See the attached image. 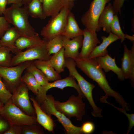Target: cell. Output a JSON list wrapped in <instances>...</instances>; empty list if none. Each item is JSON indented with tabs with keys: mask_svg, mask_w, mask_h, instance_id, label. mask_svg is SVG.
Returning a JSON list of instances; mask_svg holds the SVG:
<instances>
[{
	"mask_svg": "<svg viewBox=\"0 0 134 134\" xmlns=\"http://www.w3.org/2000/svg\"><path fill=\"white\" fill-rule=\"evenodd\" d=\"M76 66L89 77L96 82L105 93L100 98L106 100L108 96L114 97L122 108L128 110L130 105L119 93L112 89L106 78L105 74L94 59L80 58L75 60Z\"/></svg>",
	"mask_w": 134,
	"mask_h": 134,
	"instance_id": "6da1fadb",
	"label": "cell"
},
{
	"mask_svg": "<svg viewBox=\"0 0 134 134\" xmlns=\"http://www.w3.org/2000/svg\"><path fill=\"white\" fill-rule=\"evenodd\" d=\"M3 14L8 23L14 26L21 36H31L38 34L29 22L27 5L21 7L12 4L6 8Z\"/></svg>",
	"mask_w": 134,
	"mask_h": 134,
	"instance_id": "7a4b0ae2",
	"label": "cell"
},
{
	"mask_svg": "<svg viewBox=\"0 0 134 134\" xmlns=\"http://www.w3.org/2000/svg\"><path fill=\"white\" fill-rule=\"evenodd\" d=\"M74 5L73 0L67 3L56 15L51 17L41 30L40 34L43 39L48 41L59 35H62L66 26L69 13Z\"/></svg>",
	"mask_w": 134,
	"mask_h": 134,
	"instance_id": "3957f363",
	"label": "cell"
},
{
	"mask_svg": "<svg viewBox=\"0 0 134 134\" xmlns=\"http://www.w3.org/2000/svg\"><path fill=\"white\" fill-rule=\"evenodd\" d=\"M75 61L70 58L65 59V67L68 69L69 75L73 77L77 82L78 84L85 97H86L93 109L92 115L95 117H102V109L98 107L93 98L92 91L95 86L87 81L78 72L76 68Z\"/></svg>",
	"mask_w": 134,
	"mask_h": 134,
	"instance_id": "277c9868",
	"label": "cell"
},
{
	"mask_svg": "<svg viewBox=\"0 0 134 134\" xmlns=\"http://www.w3.org/2000/svg\"><path fill=\"white\" fill-rule=\"evenodd\" d=\"M4 104L0 115L10 124L22 126L37 123L36 117L25 113L12 103L11 99Z\"/></svg>",
	"mask_w": 134,
	"mask_h": 134,
	"instance_id": "5b68a950",
	"label": "cell"
},
{
	"mask_svg": "<svg viewBox=\"0 0 134 134\" xmlns=\"http://www.w3.org/2000/svg\"><path fill=\"white\" fill-rule=\"evenodd\" d=\"M83 98L78 95L77 96L72 95L65 102L55 100L54 106L68 118H76L78 120L81 121L85 113V104L82 100Z\"/></svg>",
	"mask_w": 134,
	"mask_h": 134,
	"instance_id": "8992f818",
	"label": "cell"
},
{
	"mask_svg": "<svg viewBox=\"0 0 134 134\" xmlns=\"http://www.w3.org/2000/svg\"><path fill=\"white\" fill-rule=\"evenodd\" d=\"M54 98L51 95H47L45 100L41 104V108L45 113L51 116L53 115L64 127L67 134H82L81 127L73 125L69 118L57 110L54 105Z\"/></svg>",
	"mask_w": 134,
	"mask_h": 134,
	"instance_id": "52a82bcc",
	"label": "cell"
},
{
	"mask_svg": "<svg viewBox=\"0 0 134 134\" xmlns=\"http://www.w3.org/2000/svg\"><path fill=\"white\" fill-rule=\"evenodd\" d=\"M33 61L26 62L14 66H0V76L4 81L3 82L7 88L11 93L21 82L23 72Z\"/></svg>",
	"mask_w": 134,
	"mask_h": 134,
	"instance_id": "ba28073f",
	"label": "cell"
},
{
	"mask_svg": "<svg viewBox=\"0 0 134 134\" xmlns=\"http://www.w3.org/2000/svg\"><path fill=\"white\" fill-rule=\"evenodd\" d=\"M111 0H93L89 9L82 16L81 21L85 28L97 32L101 29L98 23L99 18L105 7Z\"/></svg>",
	"mask_w": 134,
	"mask_h": 134,
	"instance_id": "9c48e42d",
	"label": "cell"
},
{
	"mask_svg": "<svg viewBox=\"0 0 134 134\" xmlns=\"http://www.w3.org/2000/svg\"><path fill=\"white\" fill-rule=\"evenodd\" d=\"M47 41L45 40L42 44L37 46L27 49L25 51H20L13 56L11 66L20 63L35 60H49L51 56L48 54L46 45Z\"/></svg>",
	"mask_w": 134,
	"mask_h": 134,
	"instance_id": "30bf717a",
	"label": "cell"
},
{
	"mask_svg": "<svg viewBox=\"0 0 134 134\" xmlns=\"http://www.w3.org/2000/svg\"><path fill=\"white\" fill-rule=\"evenodd\" d=\"M29 89L22 82L13 91L11 98L12 103L26 114L35 116L34 109L30 101Z\"/></svg>",
	"mask_w": 134,
	"mask_h": 134,
	"instance_id": "8fae6325",
	"label": "cell"
},
{
	"mask_svg": "<svg viewBox=\"0 0 134 134\" xmlns=\"http://www.w3.org/2000/svg\"><path fill=\"white\" fill-rule=\"evenodd\" d=\"M67 87L74 88L78 92V95L85 98L75 79L73 76L69 75L64 79L56 80L52 82L49 83L45 86H42L40 91L36 96L35 100L39 105H41L45 100L47 92L49 90L52 88H56L63 90Z\"/></svg>",
	"mask_w": 134,
	"mask_h": 134,
	"instance_id": "7c38bea8",
	"label": "cell"
},
{
	"mask_svg": "<svg viewBox=\"0 0 134 134\" xmlns=\"http://www.w3.org/2000/svg\"><path fill=\"white\" fill-rule=\"evenodd\" d=\"M124 51L121 59V69L125 79H129L131 85L134 86V42L131 49L124 45Z\"/></svg>",
	"mask_w": 134,
	"mask_h": 134,
	"instance_id": "4fadbf2b",
	"label": "cell"
},
{
	"mask_svg": "<svg viewBox=\"0 0 134 134\" xmlns=\"http://www.w3.org/2000/svg\"><path fill=\"white\" fill-rule=\"evenodd\" d=\"M83 36L81 50L79 53V57L88 58L91 52L100 42L97 36L96 32L85 28L83 30Z\"/></svg>",
	"mask_w": 134,
	"mask_h": 134,
	"instance_id": "5bb4252c",
	"label": "cell"
},
{
	"mask_svg": "<svg viewBox=\"0 0 134 134\" xmlns=\"http://www.w3.org/2000/svg\"><path fill=\"white\" fill-rule=\"evenodd\" d=\"M63 36L65 58V59L70 58L75 61L79 57V49L81 48L82 46L83 36H79L72 39Z\"/></svg>",
	"mask_w": 134,
	"mask_h": 134,
	"instance_id": "9a60e30c",
	"label": "cell"
},
{
	"mask_svg": "<svg viewBox=\"0 0 134 134\" xmlns=\"http://www.w3.org/2000/svg\"><path fill=\"white\" fill-rule=\"evenodd\" d=\"M99 67L107 72L111 71L115 73L118 78L121 81L124 80L121 68L117 66L115 62V58H112L108 54L103 56L94 58Z\"/></svg>",
	"mask_w": 134,
	"mask_h": 134,
	"instance_id": "2e32d148",
	"label": "cell"
},
{
	"mask_svg": "<svg viewBox=\"0 0 134 134\" xmlns=\"http://www.w3.org/2000/svg\"><path fill=\"white\" fill-rule=\"evenodd\" d=\"M30 99L33 103L37 122L48 131L52 132L55 127V124L51 116L42 110L40 105L33 98L31 97Z\"/></svg>",
	"mask_w": 134,
	"mask_h": 134,
	"instance_id": "e0dca14e",
	"label": "cell"
},
{
	"mask_svg": "<svg viewBox=\"0 0 134 134\" xmlns=\"http://www.w3.org/2000/svg\"><path fill=\"white\" fill-rule=\"evenodd\" d=\"M115 14L111 3H109L100 14L98 19L99 28L107 33L111 32L110 26L113 19Z\"/></svg>",
	"mask_w": 134,
	"mask_h": 134,
	"instance_id": "ac0fdd59",
	"label": "cell"
},
{
	"mask_svg": "<svg viewBox=\"0 0 134 134\" xmlns=\"http://www.w3.org/2000/svg\"><path fill=\"white\" fill-rule=\"evenodd\" d=\"M108 36L106 37L103 36L101 37L102 39L101 43L97 46L90 54L88 58L93 59L96 57L105 56L108 54L107 47L111 43L120 39L119 38L112 32L109 33Z\"/></svg>",
	"mask_w": 134,
	"mask_h": 134,
	"instance_id": "d6986e66",
	"label": "cell"
},
{
	"mask_svg": "<svg viewBox=\"0 0 134 134\" xmlns=\"http://www.w3.org/2000/svg\"><path fill=\"white\" fill-rule=\"evenodd\" d=\"M21 35L14 27L8 29L1 38V45L9 48L13 53L16 54L19 52L15 45V42Z\"/></svg>",
	"mask_w": 134,
	"mask_h": 134,
	"instance_id": "ffe728a7",
	"label": "cell"
},
{
	"mask_svg": "<svg viewBox=\"0 0 134 134\" xmlns=\"http://www.w3.org/2000/svg\"><path fill=\"white\" fill-rule=\"evenodd\" d=\"M83 30L79 27L74 14L71 12L69 13L65 31L62 35L72 39L80 36H83Z\"/></svg>",
	"mask_w": 134,
	"mask_h": 134,
	"instance_id": "44dd1931",
	"label": "cell"
},
{
	"mask_svg": "<svg viewBox=\"0 0 134 134\" xmlns=\"http://www.w3.org/2000/svg\"><path fill=\"white\" fill-rule=\"evenodd\" d=\"M69 0H42V5L46 17L57 14Z\"/></svg>",
	"mask_w": 134,
	"mask_h": 134,
	"instance_id": "7402d4cb",
	"label": "cell"
},
{
	"mask_svg": "<svg viewBox=\"0 0 134 134\" xmlns=\"http://www.w3.org/2000/svg\"><path fill=\"white\" fill-rule=\"evenodd\" d=\"M32 63L36 67L42 71L49 81L61 79V76L52 67L49 60H37L33 61Z\"/></svg>",
	"mask_w": 134,
	"mask_h": 134,
	"instance_id": "603a6c76",
	"label": "cell"
},
{
	"mask_svg": "<svg viewBox=\"0 0 134 134\" xmlns=\"http://www.w3.org/2000/svg\"><path fill=\"white\" fill-rule=\"evenodd\" d=\"M45 40L42 39L38 34L32 36H21L15 42L16 47L19 51L25 48H29L39 45L43 43Z\"/></svg>",
	"mask_w": 134,
	"mask_h": 134,
	"instance_id": "cb8c5ba5",
	"label": "cell"
},
{
	"mask_svg": "<svg viewBox=\"0 0 134 134\" xmlns=\"http://www.w3.org/2000/svg\"><path fill=\"white\" fill-rule=\"evenodd\" d=\"M49 61L52 67L59 74L64 71L65 59L63 47L58 52L51 56Z\"/></svg>",
	"mask_w": 134,
	"mask_h": 134,
	"instance_id": "d4e9b609",
	"label": "cell"
},
{
	"mask_svg": "<svg viewBox=\"0 0 134 134\" xmlns=\"http://www.w3.org/2000/svg\"><path fill=\"white\" fill-rule=\"evenodd\" d=\"M29 16L41 19H45L42 3L38 0H32L27 5Z\"/></svg>",
	"mask_w": 134,
	"mask_h": 134,
	"instance_id": "484cf974",
	"label": "cell"
},
{
	"mask_svg": "<svg viewBox=\"0 0 134 134\" xmlns=\"http://www.w3.org/2000/svg\"><path fill=\"white\" fill-rule=\"evenodd\" d=\"M21 80L26 84L29 90H31L36 96L40 91L42 86L37 81L33 76L27 71L22 76Z\"/></svg>",
	"mask_w": 134,
	"mask_h": 134,
	"instance_id": "4316f807",
	"label": "cell"
},
{
	"mask_svg": "<svg viewBox=\"0 0 134 134\" xmlns=\"http://www.w3.org/2000/svg\"><path fill=\"white\" fill-rule=\"evenodd\" d=\"M63 37L59 35L47 41L46 47L49 55L57 53L63 47Z\"/></svg>",
	"mask_w": 134,
	"mask_h": 134,
	"instance_id": "83f0119b",
	"label": "cell"
},
{
	"mask_svg": "<svg viewBox=\"0 0 134 134\" xmlns=\"http://www.w3.org/2000/svg\"><path fill=\"white\" fill-rule=\"evenodd\" d=\"M26 69V71L30 72L33 76L41 86H45L49 83L47 78L42 71L36 67L32 62Z\"/></svg>",
	"mask_w": 134,
	"mask_h": 134,
	"instance_id": "f1b7e54d",
	"label": "cell"
},
{
	"mask_svg": "<svg viewBox=\"0 0 134 134\" xmlns=\"http://www.w3.org/2000/svg\"><path fill=\"white\" fill-rule=\"evenodd\" d=\"M11 51L8 47L4 46L0 47V66H11L13 57Z\"/></svg>",
	"mask_w": 134,
	"mask_h": 134,
	"instance_id": "f546056e",
	"label": "cell"
},
{
	"mask_svg": "<svg viewBox=\"0 0 134 134\" xmlns=\"http://www.w3.org/2000/svg\"><path fill=\"white\" fill-rule=\"evenodd\" d=\"M111 32L118 36L123 42L125 39V34L122 32L120 26L118 17L117 15L114 16L113 19L110 26Z\"/></svg>",
	"mask_w": 134,
	"mask_h": 134,
	"instance_id": "4dcf8cb0",
	"label": "cell"
},
{
	"mask_svg": "<svg viewBox=\"0 0 134 134\" xmlns=\"http://www.w3.org/2000/svg\"><path fill=\"white\" fill-rule=\"evenodd\" d=\"M22 127V134H43L44 133L37 123L24 125Z\"/></svg>",
	"mask_w": 134,
	"mask_h": 134,
	"instance_id": "1f68e13d",
	"label": "cell"
},
{
	"mask_svg": "<svg viewBox=\"0 0 134 134\" xmlns=\"http://www.w3.org/2000/svg\"><path fill=\"white\" fill-rule=\"evenodd\" d=\"M2 79L0 76V100L5 104L11 99L12 94L8 89Z\"/></svg>",
	"mask_w": 134,
	"mask_h": 134,
	"instance_id": "d6a6232c",
	"label": "cell"
},
{
	"mask_svg": "<svg viewBox=\"0 0 134 134\" xmlns=\"http://www.w3.org/2000/svg\"><path fill=\"white\" fill-rule=\"evenodd\" d=\"M105 102L113 106L117 110L125 114L128 118L129 122V125L127 131V134H128L134 126V114H129L127 113L126 110L123 108H119L116 107L113 104L106 101Z\"/></svg>",
	"mask_w": 134,
	"mask_h": 134,
	"instance_id": "836d02e7",
	"label": "cell"
},
{
	"mask_svg": "<svg viewBox=\"0 0 134 134\" xmlns=\"http://www.w3.org/2000/svg\"><path fill=\"white\" fill-rule=\"evenodd\" d=\"M82 134H90L93 133L95 129L94 124L92 122L87 121L84 123L81 126Z\"/></svg>",
	"mask_w": 134,
	"mask_h": 134,
	"instance_id": "e575fe53",
	"label": "cell"
},
{
	"mask_svg": "<svg viewBox=\"0 0 134 134\" xmlns=\"http://www.w3.org/2000/svg\"><path fill=\"white\" fill-rule=\"evenodd\" d=\"M10 28V24L4 16H0V37L1 38L5 32Z\"/></svg>",
	"mask_w": 134,
	"mask_h": 134,
	"instance_id": "d590c367",
	"label": "cell"
},
{
	"mask_svg": "<svg viewBox=\"0 0 134 134\" xmlns=\"http://www.w3.org/2000/svg\"><path fill=\"white\" fill-rule=\"evenodd\" d=\"M22 127L15 125L9 124L8 129L4 132V134H21Z\"/></svg>",
	"mask_w": 134,
	"mask_h": 134,
	"instance_id": "8d00e7d4",
	"label": "cell"
},
{
	"mask_svg": "<svg viewBox=\"0 0 134 134\" xmlns=\"http://www.w3.org/2000/svg\"><path fill=\"white\" fill-rule=\"evenodd\" d=\"M125 0H114L112 6L115 15H117L118 13L121 14V9Z\"/></svg>",
	"mask_w": 134,
	"mask_h": 134,
	"instance_id": "74e56055",
	"label": "cell"
},
{
	"mask_svg": "<svg viewBox=\"0 0 134 134\" xmlns=\"http://www.w3.org/2000/svg\"><path fill=\"white\" fill-rule=\"evenodd\" d=\"M9 127V124L6 120L0 118V133L4 132Z\"/></svg>",
	"mask_w": 134,
	"mask_h": 134,
	"instance_id": "f35d334b",
	"label": "cell"
},
{
	"mask_svg": "<svg viewBox=\"0 0 134 134\" xmlns=\"http://www.w3.org/2000/svg\"><path fill=\"white\" fill-rule=\"evenodd\" d=\"M7 4V0H0V15L3 14L6 9V6Z\"/></svg>",
	"mask_w": 134,
	"mask_h": 134,
	"instance_id": "ab89813d",
	"label": "cell"
},
{
	"mask_svg": "<svg viewBox=\"0 0 134 134\" xmlns=\"http://www.w3.org/2000/svg\"><path fill=\"white\" fill-rule=\"evenodd\" d=\"M7 4H14L21 7L23 5V0H7Z\"/></svg>",
	"mask_w": 134,
	"mask_h": 134,
	"instance_id": "60d3db41",
	"label": "cell"
},
{
	"mask_svg": "<svg viewBox=\"0 0 134 134\" xmlns=\"http://www.w3.org/2000/svg\"><path fill=\"white\" fill-rule=\"evenodd\" d=\"M125 38H126L132 42H134V37L133 36H130L128 34H125Z\"/></svg>",
	"mask_w": 134,
	"mask_h": 134,
	"instance_id": "b9f144b4",
	"label": "cell"
},
{
	"mask_svg": "<svg viewBox=\"0 0 134 134\" xmlns=\"http://www.w3.org/2000/svg\"><path fill=\"white\" fill-rule=\"evenodd\" d=\"M32 0H23V4L24 5H27L30 3Z\"/></svg>",
	"mask_w": 134,
	"mask_h": 134,
	"instance_id": "7bdbcfd3",
	"label": "cell"
},
{
	"mask_svg": "<svg viewBox=\"0 0 134 134\" xmlns=\"http://www.w3.org/2000/svg\"><path fill=\"white\" fill-rule=\"evenodd\" d=\"M4 104L0 100V117L1 116L0 115V113L2 109V108L4 105Z\"/></svg>",
	"mask_w": 134,
	"mask_h": 134,
	"instance_id": "ee69618b",
	"label": "cell"
},
{
	"mask_svg": "<svg viewBox=\"0 0 134 134\" xmlns=\"http://www.w3.org/2000/svg\"><path fill=\"white\" fill-rule=\"evenodd\" d=\"M2 46L1 45V43H0V46Z\"/></svg>",
	"mask_w": 134,
	"mask_h": 134,
	"instance_id": "f6af8a7d",
	"label": "cell"
},
{
	"mask_svg": "<svg viewBox=\"0 0 134 134\" xmlns=\"http://www.w3.org/2000/svg\"></svg>",
	"mask_w": 134,
	"mask_h": 134,
	"instance_id": "bcb514c9",
	"label": "cell"
}]
</instances>
